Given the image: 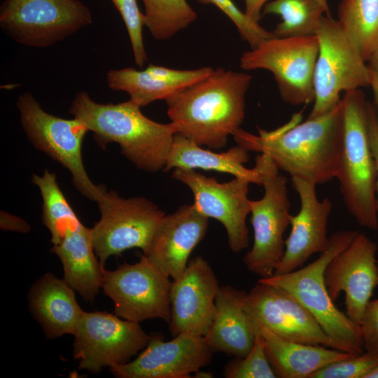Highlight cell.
Masks as SVG:
<instances>
[{
  "instance_id": "cell-1",
  "label": "cell",
  "mask_w": 378,
  "mask_h": 378,
  "mask_svg": "<svg viewBox=\"0 0 378 378\" xmlns=\"http://www.w3.org/2000/svg\"><path fill=\"white\" fill-rule=\"evenodd\" d=\"M296 114L273 130L258 128V135L241 128L233 134L237 145L246 150L269 155L279 169L291 177L317 184L336 178L342 139L341 102L325 114L299 123Z\"/></svg>"
},
{
  "instance_id": "cell-2",
  "label": "cell",
  "mask_w": 378,
  "mask_h": 378,
  "mask_svg": "<svg viewBox=\"0 0 378 378\" xmlns=\"http://www.w3.org/2000/svg\"><path fill=\"white\" fill-rule=\"evenodd\" d=\"M251 79L247 73L220 67L166 100L176 134L200 146L223 148L244 118Z\"/></svg>"
},
{
  "instance_id": "cell-3",
  "label": "cell",
  "mask_w": 378,
  "mask_h": 378,
  "mask_svg": "<svg viewBox=\"0 0 378 378\" xmlns=\"http://www.w3.org/2000/svg\"><path fill=\"white\" fill-rule=\"evenodd\" d=\"M140 106L129 100L101 104L88 93L78 92L69 113L93 133L103 148L112 142L136 167L148 172L163 170L176 130L172 122L159 123L145 116Z\"/></svg>"
},
{
  "instance_id": "cell-4",
  "label": "cell",
  "mask_w": 378,
  "mask_h": 378,
  "mask_svg": "<svg viewBox=\"0 0 378 378\" xmlns=\"http://www.w3.org/2000/svg\"><path fill=\"white\" fill-rule=\"evenodd\" d=\"M358 233L349 230L337 231L329 237L328 246L314 261L290 272L258 280L291 294L309 312L328 337L330 348L354 355L365 351L360 326L335 306L325 284L324 272L330 260L346 248Z\"/></svg>"
},
{
  "instance_id": "cell-5",
  "label": "cell",
  "mask_w": 378,
  "mask_h": 378,
  "mask_svg": "<svg viewBox=\"0 0 378 378\" xmlns=\"http://www.w3.org/2000/svg\"><path fill=\"white\" fill-rule=\"evenodd\" d=\"M343 127L336 178L345 206L362 227L378 228L377 170L368 130V102L360 89L342 98Z\"/></svg>"
},
{
  "instance_id": "cell-6",
  "label": "cell",
  "mask_w": 378,
  "mask_h": 378,
  "mask_svg": "<svg viewBox=\"0 0 378 378\" xmlns=\"http://www.w3.org/2000/svg\"><path fill=\"white\" fill-rule=\"evenodd\" d=\"M264 187V196L250 200L253 244L244 256L247 270L260 278L274 274L285 249L284 234L290 225V204L288 180L279 174V168L265 153L255 157V165Z\"/></svg>"
},
{
  "instance_id": "cell-7",
  "label": "cell",
  "mask_w": 378,
  "mask_h": 378,
  "mask_svg": "<svg viewBox=\"0 0 378 378\" xmlns=\"http://www.w3.org/2000/svg\"><path fill=\"white\" fill-rule=\"evenodd\" d=\"M22 127L31 144L66 168L79 192L99 202L107 190L88 176L83 160L82 144L89 132L79 120L64 119L45 111L30 92H23L16 102Z\"/></svg>"
},
{
  "instance_id": "cell-8",
  "label": "cell",
  "mask_w": 378,
  "mask_h": 378,
  "mask_svg": "<svg viewBox=\"0 0 378 378\" xmlns=\"http://www.w3.org/2000/svg\"><path fill=\"white\" fill-rule=\"evenodd\" d=\"M319 50L315 65V98L308 119L318 117L342 100L340 92L370 85V68L339 22L323 16L316 32Z\"/></svg>"
},
{
  "instance_id": "cell-9",
  "label": "cell",
  "mask_w": 378,
  "mask_h": 378,
  "mask_svg": "<svg viewBox=\"0 0 378 378\" xmlns=\"http://www.w3.org/2000/svg\"><path fill=\"white\" fill-rule=\"evenodd\" d=\"M319 45L316 35L266 39L239 59L244 70L265 69L276 80L281 99L294 105L314 101V74Z\"/></svg>"
},
{
  "instance_id": "cell-10",
  "label": "cell",
  "mask_w": 378,
  "mask_h": 378,
  "mask_svg": "<svg viewBox=\"0 0 378 378\" xmlns=\"http://www.w3.org/2000/svg\"><path fill=\"white\" fill-rule=\"evenodd\" d=\"M92 23L80 0H6L0 27L13 40L33 48H49Z\"/></svg>"
},
{
  "instance_id": "cell-11",
  "label": "cell",
  "mask_w": 378,
  "mask_h": 378,
  "mask_svg": "<svg viewBox=\"0 0 378 378\" xmlns=\"http://www.w3.org/2000/svg\"><path fill=\"white\" fill-rule=\"evenodd\" d=\"M97 204L101 218L90 228V234L94 252L104 267L110 256L127 249L139 248L144 253L165 215L144 197L123 198L114 191H106Z\"/></svg>"
},
{
  "instance_id": "cell-12",
  "label": "cell",
  "mask_w": 378,
  "mask_h": 378,
  "mask_svg": "<svg viewBox=\"0 0 378 378\" xmlns=\"http://www.w3.org/2000/svg\"><path fill=\"white\" fill-rule=\"evenodd\" d=\"M170 277L143 254L139 262L104 270L103 293L113 302L114 314L136 323L171 319Z\"/></svg>"
},
{
  "instance_id": "cell-13",
  "label": "cell",
  "mask_w": 378,
  "mask_h": 378,
  "mask_svg": "<svg viewBox=\"0 0 378 378\" xmlns=\"http://www.w3.org/2000/svg\"><path fill=\"white\" fill-rule=\"evenodd\" d=\"M74 336L73 358L78 369L94 374L129 362L150 339L139 323L106 312H84Z\"/></svg>"
},
{
  "instance_id": "cell-14",
  "label": "cell",
  "mask_w": 378,
  "mask_h": 378,
  "mask_svg": "<svg viewBox=\"0 0 378 378\" xmlns=\"http://www.w3.org/2000/svg\"><path fill=\"white\" fill-rule=\"evenodd\" d=\"M172 176L191 190L193 205L200 214L223 224L232 252L238 253L248 247L249 231L246 219L251 211L247 197L249 181L235 177L220 183L195 169L183 168H175Z\"/></svg>"
},
{
  "instance_id": "cell-15",
  "label": "cell",
  "mask_w": 378,
  "mask_h": 378,
  "mask_svg": "<svg viewBox=\"0 0 378 378\" xmlns=\"http://www.w3.org/2000/svg\"><path fill=\"white\" fill-rule=\"evenodd\" d=\"M204 336L183 332L169 341L158 332L133 360L109 368L118 378H189L211 362Z\"/></svg>"
},
{
  "instance_id": "cell-16",
  "label": "cell",
  "mask_w": 378,
  "mask_h": 378,
  "mask_svg": "<svg viewBox=\"0 0 378 378\" xmlns=\"http://www.w3.org/2000/svg\"><path fill=\"white\" fill-rule=\"evenodd\" d=\"M377 245L363 233L328 264L324 281L330 298L345 295L346 314L357 325L374 289L378 286Z\"/></svg>"
},
{
  "instance_id": "cell-17",
  "label": "cell",
  "mask_w": 378,
  "mask_h": 378,
  "mask_svg": "<svg viewBox=\"0 0 378 378\" xmlns=\"http://www.w3.org/2000/svg\"><path fill=\"white\" fill-rule=\"evenodd\" d=\"M242 306L249 318L295 342L330 348V341L309 312L287 291L260 282L246 293Z\"/></svg>"
},
{
  "instance_id": "cell-18",
  "label": "cell",
  "mask_w": 378,
  "mask_h": 378,
  "mask_svg": "<svg viewBox=\"0 0 378 378\" xmlns=\"http://www.w3.org/2000/svg\"><path fill=\"white\" fill-rule=\"evenodd\" d=\"M219 286L206 260L201 255L189 260L183 272L171 283L168 324L172 336L183 332L204 336L208 332L216 314Z\"/></svg>"
},
{
  "instance_id": "cell-19",
  "label": "cell",
  "mask_w": 378,
  "mask_h": 378,
  "mask_svg": "<svg viewBox=\"0 0 378 378\" xmlns=\"http://www.w3.org/2000/svg\"><path fill=\"white\" fill-rule=\"evenodd\" d=\"M298 192L300 209L290 216V232L285 240V249L274 274H282L301 267L309 258L328 246L327 224L332 210L329 198L318 200L316 184L298 177H291Z\"/></svg>"
},
{
  "instance_id": "cell-20",
  "label": "cell",
  "mask_w": 378,
  "mask_h": 378,
  "mask_svg": "<svg viewBox=\"0 0 378 378\" xmlns=\"http://www.w3.org/2000/svg\"><path fill=\"white\" fill-rule=\"evenodd\" d=\"M208 225L209 218L193 204L181 206L162 218L144 255L169 277L176 279L186 270Z\"/></svg>"
},
{
  "instance_id": "cell-21",
  "label": "cell",
  "mask_w": 378,
  "mask_h": 378,
  "mask_svg": "<svg viewBox=\"0 0 378 378\" xmlns=\"http://www.w3.org/2000/svg\"><path fill=\"white\" fill-rule=\"evenodd\" d=\"M211 66L197 69H173L150 64L144 70L132 67L111 69L106 82L113 90L126 92L140 107L157 100H167L214 71Z\"/></svg>"
},
{
  "instance_id": "cell-22",
  "label": "cell",
  "mask_w": 378,
  "mask_h": 378,
  "mask_svg": "<svg viewBox=\"0 0 378 378\" xmlns=\"http://www.w3.org/2000/svg\"><path fill=\"white\" fill-rule=\"evenodd\" d=\"M27 299L30 312L47 338L75 334L85 312L77 302L74 289L64 279L44 274L30 287Z\"/></svg>"
},
{
  "instance_id": "cell-23",
  "label": "cell",
  "mask_w": 378,
  "mask_h": 378,
  "mask_svg": "<svg viewBox=\"0 0 378 378\" xmlns=\"http://www.w3.org/2000/svg\"><path fill=\"white\" fill-rule=\"evenodd\" d=\"M246 293L230 285L219 286L215 300L216 314L204 335L213 353L242 358L251 351L255 330L242 306Z\"/></svg>"
},
{
  "instance_id": "cell-24",
  "label": "cell",
  "mask_w": 378,
  "mask_h": 378,
  "mask_svg": "<svg viewBox=\"0 0 378 378\" xmlns=\"http://www.w3.org/2000/svg\"><path fill=\"white\" fill-rule=\"evenodd\" d=\"M251 321L264 340L267 357L276 377L310 378L319 369L354 355L323 345L292 341Z\"/></svg>"
},
{
  "instance_id": "cell-25",
  "label": "cell",
  "mask_w": 378,
  "mask_h": 378,
  "mask_svg": "<svg viewBox=\"0 0 378 378\" xmlns=\"http://www.w3.org/2000/svg\"><path fill=\"white\" fill-rule=\"evenodd\" d=\"M50 251L61 260L63 279L85 301L92 302L102 288L104 267L97 258L90 228L82 224Z\"/></svg>"
},
{
  "instance_id": "cell-26",
  "label": "cell",
  "mask_w": 378,
  "mask_h": 378,
  "mask_svg": "<svg viewBox=\"0 0 378 378\" xmlns=\"http://www.w3.org/2000/svg\"><path fill=\"white\" fill-rule=\"evenodd\" d=\"M248 158V150L238 145L227 151L215 153L201 148L180 134H176L163 171L168 172L173 168L215 170L261 185L257 169L255 167L247 169L244 166Z\"/></svg>"
},
{
  "instance_id": "cell-27",
  "label": "cell",
  "mask_w": 378,
  "mask_h": 378,
  "mask_svg": "<svg viewBox=\"0 0 378 378\" xmlns=\"http://www.w3.org/2000/svg\"><path fill=\"white\" fill-rule=\"evenodd\" d=\"M31 181L42 197L43 223L50 232L52 244H58L83 223L60 189L55 173L46 169L42 176L34 174Z\"/></svg>"
},
{
  "instance_id": "cell-28",
  "label": "cell",
  "mask_w": 378,
  "mask_h": 378,
  "mask_svg": "<svg viewBox=\"0 0 378 378\" xmlns=\"http://www.w3.org/2000/svg\"><path fill=\"white\" fill-rule=\"evenodd\" d=\"M337 21L368 62L378 47V0H341Z\"/></svg>"
},
{
  "instance_id": "cell-29",
  "label": "cell",
  "mask_w": 378,
  "mask_h": 378,
  "mask_svg": "<svg viewBox=\"0 0 378 378\" xmlns=\"http://www.w3.org/2000/svg\"><path fill=\"white\" fill-rule=\"evenodd\" d=\"M326 10L318 0H274L267 3L262 14L281 16V22L273 30L276 37L316 35Z\"/></svg>"
},
{
  "instance_id": "cell-30",
  "label": "cell",
  "mask_w": 378,
  "mask_h": 378,
  "mask_svg": "<svg viewBox=\"0 0 378 378\" xmlns=\"http://www.w3.org/2000/svg\"><path fill=\"white\" fill-rule=\"evenodd\" d=\"M145 26L160 41L171 38L197 19V13L186 0H142Z\"/></svg>"
},
{
  "instance_id": "cell-31",
  "label": "cell",
  "mask_w": 378,
  "mask_h": 378,
  "mask_svg": "<svg viewBox=\"0 0 378 378\" xmlns=\"http://www.w3.org/2000/svg\"><path fill=\"white\" fill-rule=\"evenodd\" d=\"M226 378L276 377L266 355L261 335L255 330V338L251 351L242 358H235L225 367Z\"/></svg>"
},
{
  "instance_id": "cell-32",
  "label": "cell",
  "mask_w": 378,
  "mask_h": 378,
  "mask_svg": "<svg viewBox=\"0 0 378 378\" xmlns=\"http://www.w3.org/2000/svg\"><path fill=\"white\" fill-rule=\"evenodd\" d=\"M119 12L127 29L136 65L141 68L147 61L142 30L145 15L139 8L136 0H111Z\"/></svg>"
},
{
  "instance_id": "cell-33",
  "label": "cell",
  "mask_w": 378,
  "mask_h": 378,
  "mask_svg": "<svg viewBox=\"0 0 378 378\" xmlns=\"http://www.w3.org/2000/svg\"><path fill=\"white\" fill-rule=\"evenodd\" d=\"M203 4H212L220 9L236 26L241 37L251 48L264 40L275 36L272 32L251 20L232 0H197Z\"/></svg>"
},
{
  "instance_id": "cell-34",
  "label": "cell",
  "mask_w": 378,
  "mask_h": 378,
  "mask_svg": "<svg viewBox=\"0 0 378 378\" xmlns=\"http://www.w3.org/2000/svg\"><path fill=\"white\" fill-rule=\"evenodd\" d=\"M378 364V351H365L358 355L330 363L310 378H363Z\"/></svg>"
},
{
  "instance_id": "cell-35",
  "label": "cell",
  "mask_w": 378,
  "mask_h": 378,
  "mask_svg": "<svg viewBox=\"0 0 378 378\" xmlns=\"http://www.w3.org/2000/svg\"><path fill=\"white\" fill-rule=\"evenodd\" d=\"M359 326L365 351H378V297L366 304Z\"/></svg>"
},
{
  "instance_id": "cell-36",
  "label": "cell",
  "mask_w": 378,
  "mask_h": 378,
  "mask_svg": "<svg viewBox=\"0 0 378 378\" xmlns=\"http://www.w3.org/2000/svg\"><path fill=\"white\" fill-rule=\"evenodd\" d=\"M367 109L368 136L377 170L376 192L378 206V113L374 106L368 102Z\"/></svg>"
},
{
  "instance_id": "cell-37",
  "label": "cell",
  "mask_w": 378,
  "mask_h": 378,
  "mask_svg": "<svg viewBox=\"0 0 378 378\" xmlns=\"http://www.w3.org/2000/svg\"><path fill=\"white\" fill-rule=\"evenodd\" d=\"M1 229L25 233L30 230V226L22 218L10 215L5 211H1Z\"/></svg>"
},
{
  "instance_id": "cell-38",
  "label": "cell",
  "mask_w": 378,
  "mask_h": 378,
  "mask_svg": "<svg viewBox=\"0 0 378 378\" xmlns=\"http://www.w3.org/2000/svg\"><path fill=\"white\" fill-rule=\"evenodd\" d=\"M268 0H244L245 14L253 21L258 22L262 18V8Z\"/></svg>"
},
{
  "instance_id": "cell-39",
  "label": "cell",
  "mask_w": 378,
  "mask_h": 378,
  "mask_svg": "<svg viewBox=\"0 0 378 378\" xmlns=\"http://www.w3.org/2000/svg\"><path fill=\"white\" fill-rule=\"evenodd\" d=\"M369 86L372 88L374 104L378 107V75L370 69V80Z\"/></svg>"
},
{
  "instance_id": "cell-40",
  "label": "cell",
  "mask_w": 378,
  "mask_h": 378,
  "mask_svg": "<svg viewBox=\"0 0 378 378\" xmlns=\"http://www.w3.org/2000/svg\"><path fill=\"white\" fill-rule=\"evenodd\" d=\"M369 67L378 75V47L371 55L369 61Z\"/></svg>"
},
{
  "instance_id": "cell-41",
  "label": "cell",
  "mask_w": 378,
  "mask_h": 378,
  "mask_svg": "<svg viewBox=\"0 0 378 378\" xmlns=\"http://www.w3.org/2000/svg\"><path fill=\"white\" fill-rule=\"evenodd\" d=\"M363 378H378V364L370 370Z\"/></svg>"
},
{
  "instance_id": "cell-42",
  "label": "cell",
  "mask_w": 378,
  "mask_h": 378,
  "mask_svg": "<svg viewBox=\"0 0 378 378\" xmlns=\"http://www.w3.org/2000/svg\"><path fill=\"white\" fill-rule=\"evenodd\" d=\"M195 377L211 378V377H213V374L209 372H202V371L198 370L195 372Z\"/></svg>"
},
{
  "instance_id": "cell-43",
  "label": "cell",
  "mask_w": 378,
  "mask_h": 378,
  "mask_svg": "<svg viewBox=\"0 0 378 378\" xmlns=\"http://www.w3.org/2000/svg\"><path fill=\"white\" fill-rule=\"evenodd\" d=\"M321 4L325 8V9L326 10V12H327V14H328V17H330V9H329V7H328V1L327 0H318Z\"/></svg>"
}]
</instances>
